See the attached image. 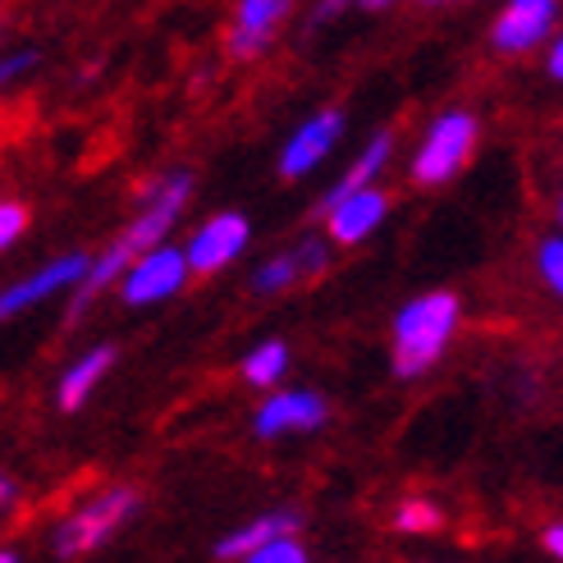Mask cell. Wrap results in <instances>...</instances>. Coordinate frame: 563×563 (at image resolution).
Instances as JSON below:
<instances>
[{
    "label": "cell",
    "instance_id": "cell-1",
    "mask_svg": "<svg viewBox=\"0 0 563 563\" xmlns=\"http://www.w3.org/2000/svg\"><path fill=\"white\" fill-rule=\"evenodd\" d=\"M188 192H192V175H170V179H165V184L152 192V202L137 211V220L92 262L88 279H82V294H78V302H74V317L88 312V302H92L106 285H115V279H120L137 257H143V252L161 247V239L170 234V224H175L179 211L188 207Z\"/></svg>",
    "mask_w": 563,
    "mask_h": 563
},
{
    "label": "cell",
    "instance_id": "cell-2",
    "mask_svg": "<svg viewBox=\"0 0 563 563\" xmlns=\"http://www.w3.org/2000/svg\"><path fill=\"white\" fill-rule=\"evenodd\" d=\"M459 298L449 289H435L427 298L408 302L394 317V372L399 376H421L431 372L440 353L449 349V334L459 330Z\"/></svg>",
    "mask_w": 563,
    "mask_h": 563
},
{
    "label": "cell",
    "instance_id": "cell-3",
    "mask_svg": "<svg viewBox=\"0 0 563 563\" xmlns=\"http://www.w3.org/2000/svg\"><path fill=\"white\" fill-rule=\"evenodd\" d=\"M472 147H476V120L467 110H444V115L427 129V137H421V147L412 156V179L427 184V188L454 179L467 165Z\"/></svg>",
    "mask_w": 563,
    "mask_h": 563
},
{
    "label": "cell",
    "instance_id": "cell-4",
    "mask_svg": "<svg viewBox=\"0 0 563 563\" xmlns=\"http://www.w3.org/2000/svg\"><path fill=\"white\" fill-rule=\"evenodd\" d=\"M133 509H137V495L129 486H115V490L88 499L74 518L60 522V531H55V554H60V559H78V554L101 550Z\"/></svg>",
    "mask_w": 563,
    "mask_h": 563
},
{
    "label": "cell",
    "instance_id": "cell-5",
    "mask_svg": "<svg viewBox=\"0 0 563 563\" xmlns=\"http://www.w3.org/2000/svg\"><path fill=\"white\" fill-rule=\"evenodd\" d=\"M192 275L188 247H152L124 271V302L129 307H152L165 302L184 289V279Z\"/></svg>",
    "mask_w": 563,
    "mask_h": 563
},
{
    "label": "cell",
    "instance_id": "cell-6",
    "mask_svg": "<svg viewBox=\"0 0 563 563\" xmlns=\"http://www.w3.org/2000/svg\"><path fill=\"white\" fill-rule=\"evenodd\" d=\"M88 271H92V257L88 252H65V257H55L51 266H42V271H33L27 279H19V285H10L5 294H0V317H19V312H27V307H37L42 298H55L60 289H69V285H82L88 279Z\"/></svg>",
    "mask_w": 563,
    "mask_h": 563
},
{
    "label": "cell",
    "instance_id": "cell-7",
    "mask_svg": "<svg viewBox=\"0 0 563 563\" xmlns=\"http://www.w3.org/2000/svg\"><path fill=\"white\" fill-rule=\"evenodd\" d=\"M247 239H252L247 216H239V211H220V216H211L202 230L188 239L192 275H216V271H224V266H230L239 252L247 247Z\"/></svg>",
    "mask_w": 563,
    "mask_h": 563
},
{
    "label": "cell",
    "instance_id": "cell-8",
    "mask_svg": "<svg viewBox=\"0 0 563 563\" xmlns=\"http://www.w3.org/2000/svg\"><path fill=\"white\" fill-rule=\"evenodd\" d=\"M340 133H344V110L330 106V110H321V115H312L285 143V152H279V175H285V179H307L334 152Z\"/></svg>",
    "mask_w": 563,
    "mask_h": 563
},
{
    "label": "cell",
    "instance_id": "cell-9",
    "mask_svg": "<svg viewBox=\"0 0 563 563\" xmlns=\"http://www.w3.org/2000/svg\"><path fill=\"white\" fill-rule=\"evenodd\" d=\"M554 27V0H509L490 27V46L504 55H522L550 37Z\"/></svg>",
    "mask_w": 563,
    "mask_h": 563
},
{
    "label": "cell",
    "instance_id": "cell-10",
    "mask_svg": "<svg viewBox=\"0 0 563 563\" xmlns=\"http://www.w3.org/2000/svg\"><path fill=\"white\" fill-rule=\"evenodd\" d=\"M257 435L275 440V435H294V431H317L325 427V399L312 389H285V394H271V399L257 408Z\"/></svg>",
    "mask_w": 563,
    "mask_h": 563
},
{
    "label": "cell",
    "instance_id": "cell-11",
    "mask_svg": "<svg viewBox=\"0 0 563 563\" xmlns=\"http://www.w3.org/2000/svg\"><path fill=\"white\" fill-rule=\"evenodd\" d=\"M385 216H389V197L367 184V188L349 192L344 202H334V207L325 211V230H330L334 243L353 247V243H362L367 234H376V224H380Z\"/></svg>",
    "mask_w": 563,
    "mask_h": 563
},
{
    "label": "cell",
    "instance_id": "cell-12",
    "mask_svg": "<svg viewBox=\"0 0 563 563\" xmlns=\"http://www.w3.org/2000/svg\"><path fill=\"white\" fill-rule=\"evenodd\" d=\"M294 0H239L234 14V33H230V55L234 60H252L271 46V37L279 33V23L289 19Z\"/></svg>",
    "mask_w": 563,
    "mask_h": 563
},
{
    "label": "cell",
    "instance_id": "cell-13",
    "mask_svg": "<svg viewBox=\"0 0 563 563\" xmlns=\"http://www.w3.org/2000/svg\"><path fill=\"white\" fill-rule=\"evenodd\" d=\"M389 147H394V133H376L372 137V143L367 147H362V156L349 165V170L340 175V179H334L330 184V192L321 197V202H317V211L325 216L334 202H344V197L349 192H357V188H367V184H376V175L385 170V161H389Z\"/></svg>",
    "mask_w": 563,
    "mask_h": 563
},
{
    "label": "cell",
    "instance_id": "cell-14",
    "mask_svg": "<svg viewBox=\"0 0 563 563\" xmlns=\"http://www.w3.org/2000/svg\"><path fill=\"white\" fill-rule=\"evenodd\" d=\"M110 367H115V349H110V344L82 353V357L74 362V367L60 376V385H55V399H60V408H65V412H74V408L88 404V394L101 385V376H106Z\"/></svg>",
    "mask_w": 563,
    "mask_h": 563
},
{
    "label": "cell",
    "instance_id": "cell-15",
    "mask_svg": "<svg viewBox=\"0 0 563 563\" xmlns=\"http://www.w3.org/2000/svg\"><path fill=\"white\" fill-rule=\"evenodd\" d=\"M294 527H298V514H266L257 522L230 531V537L216 545V559H252L271 537H279V531H294Z\"/></svg>",
    "mask_w": 563,
    "mask_h": 563
},
{
    "label": "cell",
    "instance_id": "cell-16",
    "mask_svg": "<svg viewBox=\"0 0 563 563\" xmlns=\"http://www.w3.org/2000/svg\"><path fill=\"white\" fill-rule=\"evenodd\" d=\"M285 372H289V349L279 340H266V344H257L243 357V380L257 385V389H271Z\"/></svg>",
    "mask_w": 563,
    "mask_h": 563
},
{
    "label": "cell",
    "instance_id": "cell-17",
    "mask_svg": "<svg viewBox=\"0 0 563 563\" xmlns=\"http://www.w3.org/2000/svg\"><path fill=\"white\" fill-rule=\"evenodd\" d=\"M307 275V262H302V252L294 247V252H285V257H271L257 275H252V289L257 294H279V289H289L294 279H302Z\"/></svg>",
    "mask_w": 563,
    "mask_h": 563
},
{
    "label": "cell",
    "instance_id": "cell-18",
    "mask_svg": "<svg viewBox=\"0 0 563 563\" xmlns=\"http://www.w3.org/2000/svg\"><path fill=\"white\" fill-rule=\"evenodd\" d=\"M440 509L435 504H427V499H408V504H399V514H394V527L399 531H440Z\"/></svg>",
    "mask_w": 563,
    "mask_h": 563
},
{
    "label": "cell",
    "instance_id": "cell-19",
    "mask_svg": "<svg viewBox=\"0 0 563 563\" xmlns=\"http://www.w3.org/2000/svg\"><path fill=\"white\" fill-rule=\"evenodd\" d=\"M252 563H307V550L294 531H279V537H271L257 554H252Z\"/></svg>",
    "mask_w": 563,
    "mask_h": 563
},
{
    "label": "cell",
    "instance_id": "cell-20",
    "mask_svg": "<svg viewBox=\"0 0 563 563\" xmlns=\"http://www.w3.org/2000/svg\"><path fill=\"white\" fill-rule=\"evenodd\" d=\"M537 266H541V279L563 298V239H545L541 252H537Z\"/></svg>",
    "mask_w": 563,
    "mask_h": 563
},
{
    "label": "cell",
    "instance_id": "cell-21",
    "mask_svg": "<svg viewBox=\"0 0 563 563\" xmlns=\"http://www.w3.org/2000/svg\"><path fill=\"white\" fill-rule=\"evenodd\" d=\"M23 224H27V211L19 202L0 207V247H14V239L23 234Z\"/></svg>",
    "mask_w": 563,
    "mask_h": 563
},
{
    "label": "cell",
    "instance_id": "cell-22",
    "mask_svg": "<svg viewBox=\"0 0 563 563\" xmlns=\"http://www.w3.org/2000/svg\"><path fill=\"white\" fill-rule=\"evenodd\" d=\"M33 65H37V51H19V55H5V65H0V78H5V82H14L19 74H27Z\"/></svg>",
    "mask_w": 563,
    "mask_h": 563
},
{
    "label": "cell",
    "instance_id": "cell-23",
    "mask_svg": "<svg viewBox=\"0 0 563 563\" xmlns=\"http://www.w3.org/2000/svg\"><path fill=\"white\" fill-rule=\"evenodd\" d=\"M344 5H353V0H321V5H317V14H312V23H325V19H334V14H340Z\"/></svg>",
    "mask_w": 563,
    "mask_h": 563
},
{
    "label": "cell",
    "instance_id": "cell-24",
    "mask_svg": "<svg viewBox=\"0 0 563 563\" xmlns=\"http://www.w3.org/2000/svg\"><path fill=\"white\" fill-rule=\"evenodd\" d=\"M545 550H550V554H554V559H563V522H559V527H550V531H545Z\"/></svg>",
    "mask_w": 563,
    "mask_h": 563
},
{
    "label": "cell",
    "instance_id": "cell-25",
    "mask_svg": "<svg viewBox=\"0 0 563 563\" xmlns=\"http://www.w3.org/2000/svg\"><path fill=\"white\" fill-rule=\"evenodd\" d=\"M550 78H559L563 82V37L554 42V51H550Z\"/></svg>",
    "mask_w": 563,
    "mask_h": 563
},
{
    "label": "cell",
    "instance_id": "cell-26",
    "mask_svg": "<svg viewBox=\"0 0 563 563\" xmlns=\"http://www.w3.org/2000/svg\"><path fill=\"white\" fill-rule=\"evenodd\" d=\"M362 10H385V5H394V0H357Z\"/></svg>",
    "mask_w": 563,
    "mask_h": 563
},
{
    "label": "cell",
    "instance_id": "cell-27",
    "mask_svg": "<svg viewBox=\"0 0 563 563\" xmlns=\"http://www.w3.org/2000/svg\"><path fill=\"white\" fill-rule=\"evenodd\" d=\"M559 224H563V197H559Z\"/></svg>",
    "mask_w": 563,
    "mask_h": 563
},
{
    "label": "cell",
    "instance_id": "cell-28",
    "mask_svg": "<svg viewBox=\"0 0 563 563\" xmlns=\"http://www.w3.org/2000/svg\"><path fill=\"white\" fill-rule=\"evenodd\" d=\"M427 5H444V0H427Z\"/></svg>",
    "mask_w": 563,
    "mask_h": 563
}]
</instances>
